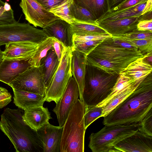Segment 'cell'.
<instances>
[{
  "instance_id": "21",
  "label": "cell",
  "mask_w": 152,
  "mask_h": 152,
  "mask_svg": "<svg viewBox=\"0 0 152 152\" xmlns=\"http://www.w3.org/2000/svg\"><path fill=\"white\" fill-rule=\"evenodd\" d=\"M14 93L13 102L23 110L32 107L42 106L45 96L40 94L12 88Z\"/></svg>"
},
{
  "instance_id": "37",
  "label": "cell",
  "mask_w": 152,
  "mask_h": 152,
  "mask_svg": "<svg viewBox=\"0 0 152 152\" xmlns=\"http://www.w3.org/2000/svg\"><path fill=\"white\" fill-rule=\"evenodd\" d=\"M109 39L113 44L120 47L133 51L139 50L137 46L121 37L112 36Z\"/></svg>"
},
{
  "instance_id": "15",
  "label": "cell",
  "mask_w": 152,
  "mask_h": 152,
  "mask_svg": "<svg viewBox=\"0 0 152 152\" xmlns=\"http://www.w3.org/2000/svg\"><path fill=\"white\" fill-rule=\"evenodd\" d=\"M38 44L28 41L10 42L2 51L3 59L29 60L35 53Z\"/></svg>"
},
{
  "instance_id": "28",
  "label": "cell",
  "mask_w": 152,
  "mask_h": 152,
  "mask_svg": "<svg viewBox=\"0 0 152 152\" xmlns=\"http://www.w3.org/2000/svg\"><path fill=\"white\" fill-rule=\"evenodd\" d=\"M140 84L135 82L120 94L116 95L103 107L101 117L107 115L119 104L131 94Z\"/></svg>"
},
{
  "instance_id": "32",
  "label": "cell",
  "mask_w": 152,
  "mask_h": 152,
  "mask_svg": "<svg viewBox=\"0 0 152 152\" xmlns=\"http://www.w3.org/2000/svg\"><path fill=\"white\" fill-rule=\"evenodd\" d=\"M102 110V107L96 106H86L84 116V124L86 129L95 120L101 117Z\"/></svg>"
},
{
  "instance_id": "36",
  "label": "cell",
  "mask_w": 152,
  "mask_h": 152,
  "mask_svg": "<svg viewBox=\"0 0 152 152\" xmlns=\"http://www.w3.org/2000/svg\"><path fill=\"white\" fill-rule=\"evenodd\" d=\"M140 123V129L148 134L152 136V108L148 111Z\"/></svg>"
},
{
  "instance_id": "43",
  "label": "cell",
  "mask_w": 152,
  "mask_h": 152,
  "mask_svg": "<svg viewBox=\"0 0 152 152\" xmlns=\"http://www.w3.org/2000/svg\"><path fill=\"white\" fill-rule=\"evenodd\" d=\"M12 100V96L10 93L0 95V109L7 106Z\"/></svg>"
},
{
  "instance_id": "38",
  "label": "cell",
  "mask_w": 152,
  "mask_h": 152,
  "mask_svg": "<svg viewBox=\"0 0 152 152\" xmlns=\"http://www.w3.org/2000/svg\"><path fill=\"white\" fill-rule=\"evenodd\" d=\"M123 36L133 39H152V32L149 31H139L137 30Z\"/></svg>"
},
{
  "instance_id": "11",
  "label": "cell",
  "mask_w": 152,
  "mask_h": 152,
  "mask_svg": "<svg viewBox=\"0 0 152 152\" xmlns=\"http://www.w3.org/2000/svg\"><path fill=\"white\" fill-rule=\"evenodd\" d=\"M79 97L78 86L72 76L61 97L53 110L56 115L59 126H63L72 107Z\"/></svg>"
},
{
  "instance_id": "24",
  "label": "cell",
  "mask_w": 152,
  "mask_h": 152,
  "mask_svg": "<svg viewBox=\"0 0 152 152\" xmlns=\"http://www.w3.org/2000/svg\"><path fill=\"white\" fill-rule=\"evenodd\" d=\"M69 28L72 35H99L108 34L97 24L76 20L69 24Z\"/></svg>"
},
{
  "instance_id": "3",
  "label": "cell",
  "mask_w": 152,
  "mask_h": 152,
  "mask_svg": "<svg viewBox=\"0 0 152 152\" xmlns=\"http://www.w3.org/2000/svg\"><path fill=\"white\" fill-rule=\"evenodd\" d=\"M110 37L102 40L86 56L87 64L109 73L119 74L130 63L144 56L139 50L133 51L114 44Z\"/></svg>"
},
{
  "instance_id": "39",
  "label": "cell",
  "mask_w": 152,
  "mask_h": 152,
  "mask_svg": "<svg viewBox=\"0 0 152 152\" xmlns=\"http://www.w3.org/2000/svg\"><path fill=\"white\" fill-rule=\"evenodd\" d=\"M143 0H126L117 6L107 11L110 13L118 11L133 6Z\"/></svg>"
},
{
  "instance_id": "40",
  "label": "cell",
  "mask_w": 152,
  "mask_h": 152,
  "mask_svg": "<svg viewBox=\"0 0 152 152\" xmlns=\"http://www.w3.org/2000/svg\"><path fill=\"white\" fill-rule=\"evenodd\" d=\"M42 6L49 10L60 4L64 0H36Z\"/></svg>"
},
{
  "instance_id": "4",
  "label": "cell",
  "mask_w": 152,
  "mask_h": 152,
  "mask_svg": "<svg viewBox=\"0 0 152 152\" xmlns=\"http://www.w3.org/2000/svg\"><path fill=\"white\" fill-rule=\"evenodd\" d=\"M86 106L80 99L73 105L63 126L60 152H83Z\"/></svg>"
},
{
  "instance_id": "31",
  "label": "cell",
  "mask_w": 152,
  "mask_h": 152,
  "mask_svg": "<svg viewBox=\"0 0 152 152\" xmlns=\"http://www.w3.org/2000/svg\"><path fill=\"white\" fill-rule=\"evenodd\" d=\"M16 22L10 5L0 0V25L13 24Z\"/></svg>"
},
{
  "instance_id": "22",
  "label": "cell",
  "mask_w": 152,
  "mask_h": 152,
  "mask_svg": "<svg viewBox=\"0 0 152 152\" xmlns=\"http://www.w3.org/2000/svg\"><path fill=\"white\" fill-rule=\"evenodd\" d=\"M60 61L53 48L48 51L46 56L41 61L39 67L42 75L46 89L51 83Z\"/></svg>"
},
{
  "instance_id": "6",
  "label": "cell",
  "mask_w": 152,
  "mask_h": 152,
  "mask_svg": "<svg viewBox=\"0 0 152 152\" xmlns=\"http://www.w3.org/2000/svg\"><path fill=\"white\" fill-rule=\"evenodd\" d=\"M141 123L105 125L89 137L88 146L93 152H110L112 148L123 140L139 130Z\"/></svg>"
},
{
  "instance_id": "27",
  "label": "cell",
  "mask_w": 152,
  "mask_h": 152,
  "mask_svg": "<svg viewBox=\"0 0 152 152\" xmlns=\"http://www.w3.org/2000/svg\"><path fill=\"white\" fill-rule=\"evenodd\" d=\"M54 38L48 37L38 45L36 51L28 60L31 67H39L42 60L46 56L48 51L53 48Z\"/></svg>"
},
{
  "instance_id": "45",
  "label": "cell",
  "mask_w": 152,
  "mask_h": 152,
  "mask_svg": "<svg viewBox=\"0 0 152 152\" xmlns=\"http://www.w3.org/2000/svg\"><path fill=\"white\" fill-rule=\"evenodd\" d=\"M152 0H147L146 5L142 12V15L152 11Z\"/></svg>"
},
{
  "instance_id": "35",
  "label": "cell",
  "mask_w": 152,
  "mask_h": 152,
  "mask_svg": "<svg viewBox=\"0 0 152 152\" xmlns=\"http://www.w3.org/2000/svg\"><path fill=\"white\" fill-rule=\"evenodd\" d=\"M112 36L107 34L99 35H78L75 34L73 35L72 42H77L92 40H103Z\"/></svg>"
},
{
  "instance_id": "33",
  "label": "cell",
  "mask_w": 152,
  "mask_h": 152,
  "mask_svg": "<svg viewBox=\"0 0 152 152\" xmlns=\"http://www.w3.org/2000/svg\"><path fill=\"white\" fill-rule=\"evenodd\" d=\"M121 37L137 46L138 50L143 55L152 53V39H129L123 36Z\"/></svg>"
},
{
  "instance_id": "30",
  "label": "cell",
  "mask_w": 152,
  "mask_h": 152,
  "mask_svg": "<svg viewBox=\"0 0 152 152\" xmlns=\"http://www.w3.org/2000/svg\"><path fill=\"white\" fill-rule=\"evenodd\" d=\"M70 10L75 20L97 24L96 22V20L89 10L76 4L74 1Z\"/></svg>"
},
{
  "instance_id": "9",
  "label": "cell",
  "mask_w": 152,
  "mask_h": 152,
  "mask_svg": "<svg viewBox=\"0 0 152 152\" xmlns=\"http://www.w3.org/2000/svg\"><path fill=\"white\" fill-rule=\"evenodd\" d=\"M9 85L12 88L45 96L46 88L39 67H31L20 74Z\"/></svg>"
},
{
  "instance_id": "17",
  "label": "cell",
  "mask_w": 152,
  "mask_h": 152,
  "mask_svg": "<svg viewBox=\"0 0 152 152\" xmlns=\"http://www.w3.org/2000/svg\"><path fill=\"white\" fill-rule=\"evenodd\" d=\"M42 30L48 37H54L66 47H72L73 35L69 28V23L61 19L55 20L45 26Z\"/></svg>"
},
{
  "instance_id": "42",
  "label": "cell",
  "mask_w": 152,
  "mask_h": 152,
  "mask_svg": "<svg viewBox=\"0 0 152 152\" xmlns=\"http://www.w3.org/2000/svg\"><path fill=\"white\" fill-rule=\"evenodd\" d=\"M54 38V39L53 44V48L58 57V60L60 61L63 50L65 46L58 40L55 38Z\"/></svg>"
},
{
  "instance_id": "29",
  "label": "cell",
  "mask_w": 152,
  "mask_h": 152,
  "mask_svg": "<svg viewBox=\"0 0 152 152\" xmlns=\"http://www.w3.org/2000/svg\"><path fill=\"white\" fill-rule=\"evenodd\" d=\"M73 0H64L60 4L51 8L49 11L56 16L69 24L75 20L70 10Z\"/></svg>"
},
{
  "instance_id": "8",
  "label": "cell",
  "mask_w": 152,
  "mask_h": 152,
  "mask_svg": "<svg viewBox=\"0 0 152 152\" xmlns=\"http://www.w3.org/2000/svg\"><path fill=\"white\" fill-rule=\"evenodd\" d=\"M72 56V48L64 47L57 70L46 89L45 101H53L56 104L61 97L72 76L71 69Z\"/></svg>"
},
{
  "instance_id": "12",
  "label": "cell",
  "mask_w": 152,
  "mask_h": 152,
  "mask_svg": "<svg viewBox=\"0 0 152 152\" xmlns=\"http://www.w3.org/2000/svg\"><path fill=\"white\" fill-rule=\"evenodd\" d=\"M112 152H152V136L140 129L115 145Z\"/></svg>"
},
{
  "instance_id": "41",
  "label": "cell",
  "mask_w": 152,
  "mask_h": 152,
  "mask_svg": "<svg viewBox=\"0 0 152 152\" xmlns=\"http://www.w3.org/2000/svg\"><path fill=\"white\" fill-rule=\"evenodd\" d=\"M138 30L152 32V19L141 20L137 25Z\"/></svg>"
},
{
  "instance_id": "13",
  "label": "cell",
  "mask_w": 152,
  "mask_h": 152,
  "mask_svg": "<svg viewBox=\"0 0 152 152\" xmlns=\"http://www.w3.org/2000/svg\"><path fill=\"white\" fill-rule=\"evenodd\" d=\"M63 129L49 122L36 132L42 152H60Z\"/></svg>"
},
{
  "instance_id": "47",
  "label": "cell",
  "mask_w": 152,
  "mask_h": 152,
  "mask_svg": "<svg viewBox=\"0 0 152 152\" xmlns=\"http://www.w3.org/2000/svg\"><path fill=\"white\" fill-rule=\"evenodd\" d=\"M2 59H3V58H2V51L1 50V48H0V63L2 61Z\"/></svg>"
},
{
  "instance_id": "5",
  "label": "cell",
  "mask_w": 152,
  "mask_h": 152,
  "mask_svg": "<svg viewBox=\"0 0 152 152\" xmlns=\"http://www.w3.org/2000/svg\"><path fill=\"white\" fill-rule=\"evenodd\" d=\"M119 74L107 73L87 63L82 101L86 106H96L110 94Z\"/></svg>"
},
{
  "instance_id": "26",
  "label": "cell",
  "mask_w": 152,
  "mask_h": 152,
  "mask_svg": "<svg viewBox=\"0 0 152 152\" xmlns=\"http://www.w3.org/2000/svg\"><path fill=\"white\" fill-rule=\"evenodd\" d=\"M135 82H136L134 80L130 77L120 73L110 94L105 99L96 106L102 107L104 106L116 95L126 89Z\"/></svg>"
},
{
  "instance_id": "34",
  "label": "cell",
  "mask_w": 152,
  "mask_h": 152,
  "mask_svg": "<svg viewBox=\"0 0 152 152\" xmlns=\"http://www.w3.org/2000/svg\"><path fill=\"white\" fill-rule=\"evenodd\" d=\"M102 41L92 40L73 42L72 49L76 50L86 56L96 45Z\"/></svg>"
},
{
  "instance_id": "18",
  "label": "cell",
  "mask_w": 152,
  "mask_h": 152,
  "mask_svg": "<svg viewBox=\"0 0 152 152\" xmlns=\"http://www.w3.org/2000/svg\"><path fill=\"white\" fill-rule=\"evenodd\" d=\"M23 110V118L24 122L35 132L48 123L51 118L48 108L43 106L30 107Z\"/></svg>"
},
{
  "instance_id": "20",
  "label": "cell",
  "mask_w": 152,
  "mask_h": 152,
  "mask_svg": "<svg viewBox=\"0 0 152 152\" xmlns=\"http://www.w3.org/2000/svg\"><path fill=\"white\" fill-rule=\"evenodd\" d=\"M144 58V56L132 62L120 73L130 77L135 82L140 84L152 71L151 65L146 62Z\"/></svg>"
},
{
  "instance_id": "10",
  "label": "cell",
  "mask_w": 152,
  "mask_h": 152,
  "mask_svg": "<svg viewBox=\"0 0 152 152\" xmlns=\"http://www.w3.org/2000/svg\"><path fill=\"white\" fill-rule=\"evenodd\" d=\"M20 6L25 19L35 27L38 26L43 28L51 22L61 19L36 0H21Z\"/></svg>"
},
{
  "instance_id": "25",
  "label": "cell",
  "mask_w": 152,
  "mask_h": 152,
  "mask_svg": "<svg viewBox=\"0 0 152 152\" xmlns=\"http://www.w3.org/2000/svg\"><path fill=\"white\" fill-rule=\"evenodd\" d=\"M78 5L89 10L97 20L107 11L106 0H73Z\"/></svg>"
},
{
  "instance_id": "44",
  "label": "cell",
  "mask_w": 152,
  "mask_h": 152,
  "mask_svg": "<svg viewBox=\"0 0 152 152\" xmlns=\"http://www.w3.org/2000/svg\"><path fill=\"white\" fill-rule=\"evenodd\" d=\"M125 0H106L107 7V11L117 6Z\"/></svg>"
},
{
  "instance_id": "19",
  "label": "cell",
  "mask_w": 152,
  "mask_h": 152,
  "mask_svg": "<svg viewBox=\"0 0 152 152\" xmlns=\"http://www.w3.org/2000/svg\"><path fill=\"white\" fill-rule=\"evenodd\" d=\"M87 60L86 56L82 53L72 49L71 69L72 75L77 84L80 99L82 101Z\"/></svg>"
},
{
  "instance_id": "46",
  "label": "cell",
  "mask_w": 152,
  "mask_h": 152,
  "mask_svg": "<svg viewBox=\"0 0 152 152\" xmlns=\"http://www.w3.org/2000/svg\"><path fill=\"white\" fill-rule=\"evenodd\" d=\"M8 93V91L6 89L0 87V95L5 94Z\"/></svg>"
},
{
  "instance_id": "7",
  "label": "cell",
  "mask_w": 152,
  "mask_h": 152,
  "mask_svg": "<svg viewBox=\"0 0 152 152\" xmlns=\"http://www.w3.org/2000/svg\"><path fill=\"white\" fill-rule=\"evenodd\" d=\"M43 30L18 22L0 25V46L12 42L28 41L39 44L48 38Z\"/></svg>"
},
{
  "instance_id": "1",
  "label": "cell",
  "mask_w": 152,
  "mask_h": 152,
  "mask_svg": "<svg viewBox=\"0 0 152 152\" xmlns=\"http://www.w3.org/2000/svg\"><path fill=\"white\" fill-rule=\"evenodd\" d=\"M152 108V73L129 96L104 117V125L140 123Z\"/></svg>"
},
{
  "instance_id": "14",
  "label": "cell",
  "mask_w": 152,
  "mask_h": 152,
  "mask_svg": "<svg viewBox=\"0 0 152 152\" xmlns=\"http://www.w3.org/2000/svg\"><path fill=\"white\" fill-rule=\"evenodd\" d=\"M143 20V15H140L100 22L97 24L112 36L121 37L137 30V24Z\"/></svg>"
},
{
  "instance_id": "23",
  "label": "cell",
  "mask_w": 152,
  "mask_h": 152,
  "mask_svg": "<svg viewBox=\"0 0 152 152\" xmlns=\"http://www.w3.org/2000/svg\"><path fill=\"white\" fill-rule=\"evenodd\" d=\"M147 0H143L137 4L122 10L112 12H106L96 20L97 23L142 15L146 5Z\"/></svg>"
},
{
  "instance_id": "2",
  "label": "cell",
  "mask_w": 152,
  "mask_h": 152,
  "mask_svg": "<svg viewBox=\"0 0 152 152\" xmlns=\"http://www.w3.org/2000/svg\"><path fill=\"white\" fill-rule=\"evenodd\" d=\"M23 110L9 108L1 115L0 129L8 138L17 152H42L36 132L24 122Z\"/></svg>"
},
{
  "instance_id": "16",
  "label": "cell",
  "mask_w": 152,
  "mask_h": 152,
  "mask_svg": "<svg viewBox=\"0 0 152 152\" xmlns=\"http://www.w3.org/2000/svg\"><path fill=\"white\" fill-rule=\"evenodd\" d=\"M28 60L3 59L0 63V81L9 85L31 67Z\"/></svg>"
}]
</instances>
